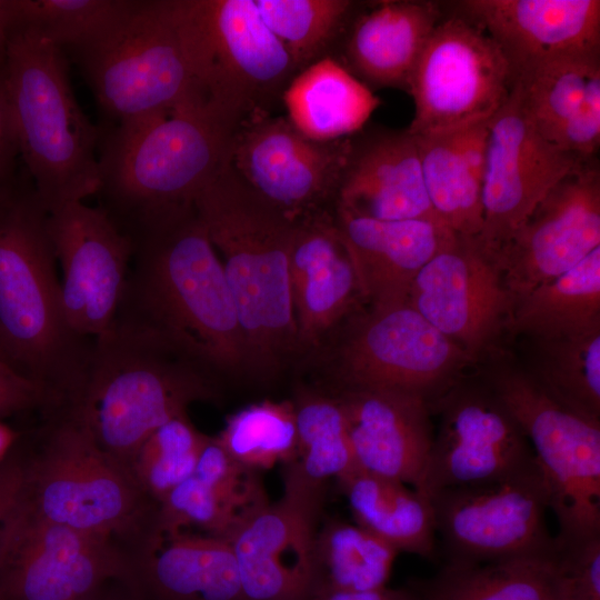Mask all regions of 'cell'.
Returning a JSON list of instances; mask_svg holds the SVG:
<instances>
[{
	"label": "cell",
	"instance_id": "45",
	"mask_svg": "<svg viewBox=\"0 0 600 600\" xmlns=\"http://www.w3.org/2000/svg\"><path fill=\"white\" fill-rule=\"evenodd\" d=\"M18 158H20L18 142L0 81V190L14 181Z\"/></svg>",
	"mask_w": 600,
	"mask_h": 600
},
{
	"label": "cell",
	"instance_id": "29",
	"mask_svg": "<svg viewBox=\"0 0 600 600\" xmlns=\"http://www.w3.org/2000/svg\"><path fill=\"white\" fill-rule=\"evenodd\" d=\"M136 579L140 600H242L231 544L201 533L161 536Z\"/></svg>",
	"mask_w": 600,
	"mask_h": 600
},
{
	"label": "cell",
	"instance_id": "44",
	"mask_svg": "<svg viewBox=\"0 0 600 600\" xmlns=\"http://www.w3.org/2000/svg\"><path fill=\"white\" fill-rule=\"evenodd\" d=\"M31 408L42 410L37 389L12 368L0 363V418Z\"/></svg>",
	"mask_w": 600,
	"mask_h": 600
},
{
	"label": "cell",
	"instance_id": "37",
	"mask_svg": "<svg viewBox=\"0 0 600 600\" xmlns=\"http://www.w3.org/2000/svg\"><path fill=\"white\" fill-rule=\"evenodd\" d=\"M294 404L298 450L291 464L310 482L324 484L359 470L336 396L309 392Z\"/></svg>",
	"mask_w": 600,
	"mask_h": 600
},
{
	"label": "cell",
	"instance_id": "13",
	"mask_svg": "<svg viewBox=\"0 0 600 600\" xmlns=\"http://www.w3.org/2000/svg\"><path fill=\"white\" fill-rule=\"evenodd\" d=\"M336 360L341 390L398 391L431 404L471 357L407 301L371 307L351 327Z\"/></svg>",
	"mask_w": 600,
	"mask_h": 600
},
{
	"label": "cell",
	"instance_id": "42",
	"mask_svg": "<svg viewBox=\"0 0 600 600\" xmlns=\"http://www.w3.org/2000/svg\"><path fill=\"white\" fill-rule=\"evenodd\" d=\"M209 439L188 416L159 427L142 444L131 466L141 488L158 502L176 486L191 477Z\"/></svg>",
	"mask_w": 600,
	"mask_h": 600
},
{
	"label": "cell",
	"instance_id": "7",
	"mask_svg": "<svg viewBox=\"0 0 600 600\" xmlns=\"http://www.w3.org/2000/svg\"><path fill=\"white\" fill-rule=\"evenodd\" d=\"M0 81L20 158L48 212L97 194L101 132L73 94L63 50L10 16Z\"/></svg>",
	"mask_w": 600,
	"mask_h": 600
},
{
	"label": "cell",
	"instance_id": "50",
	"mask_svg": "<svg viewBox=\"0 0 600 600\" xmlns=\"http://www.w3.org/2000/svg\"><path fill=\"white\" fill-rule=\"evenodd\" d=\"M16 434L12 430L0 422V461L14 442Z\"/></svg>",
	"mask_w": 600,
	"mask_h": 600
},
{
	"label": "cell",
	"instance_id": "41",
	"mask_svg": "<svg viewBox=\"0 0 600 600\" xmlns=\"http://www.w3.org/2000/svg\"><path fill=\"white\" fill-rule=\"evenodd\" d=\"M132 0H11L12 20L61 50L76 52L104 36Z\"/></svg>",
	"mask_w": 600,
	"mask_h": 600
},
{
	"label": "cell",
	"instance_id": "21",
	"mask_svg": "<svg viewBox=\"0 0 600 600\" xmlns=\"http://www.w3.org/2000/svg\"><path fill=\"white\" fill-rule=\"evenodd\" d=\"M600 247V170L583 161L494 253L513 299L581 262Z\"/></svg>",
	"mask_w": 600,
	"mask_h": 600
},
{
	"label": "cell",
	"instance_id": "43",
	"mask_svg": "<svg viewBox=\"0 0 600 600\" xmlns=\"http://www.w3.org/2000/svg\"><path fill=\"white\" fill-rule=\"evenodd\" d=\"M559 551L568 578V600H600V538Z\"/></svg>",
	"mask_w": 600,
	"mask_h": 600
},
{
	"label": "cell",
	"instance_id": "12",
	"mask_svg": "<svg viewBox=\"0 0 600 600\" xmlns=\"http://www.w3.org/2000/svg\"><path fill=\"white\" fill-rule=\"evenodd\" d=\"M511 68L478 26L451 13L429 37L409 79L413 136L459 129L491 119L509 98Z\"/></svg>",
	"mask_w": 600,
	"mask_h": 600
},
{
	"label": "cell",
	"instance_id": "5",
	"mask_svg": "<svg viewBox=\"0 0 600 600\" xmlns=\"http://www.w3.org/2000/svg\"><path fill=\"white\" fill-rule=\"evenodd\" d=\"M241 121L196 100L100 136L102 207L120 228L172 209L194 206L229 162Z\"/></svg>",
	"mask_w": 600,
	"mask_h": 600
},
{
	"label": "cell",
	"instance_id": "28",
	"mask_svg": "<svg viewBox=\"0 0 600 600\" xmlns=\"http://www.w3.org/2000/svg\"><path fill=\"white\" fill-rule=\"evenodd\" d=\"M489 120L414 136L424 188L437 218L463 237L482 229V189Z\"/></svg>",
	"mask_w": 600,
	"mask_h": 600
},
{
	"label": "cell",
	"instance_id": "48",
	"mask_svg": "<svg viewBox=\"0 0 600 600\" xmlns=\"http://www.w3.org/2000/svg\"><path fill=\"white\" fill-rule=\"evenodd\" d=\"M79 600H140L129 586L122 582H111L100 590Z\"/></svg>",
	"mask_w": 600,
	"mask_h": 600
},
{
	"label": "cell",
	"instance_id": "52",
	"mask_svg": "<svg viewBox=\"0 0 600 600\" xmlns=\"http://www.w3.org/2000/svg\"><path fill=\"white\" fill-rule=\"evenodd\" d=\"M398 600H412V599H410L408 596H406V594H403V593L401 592Z\"/></svg>",
	"mask_w": 600,
	"mask_h": 600
},
{
	"label": "cell",
	"instance_id": "38",
	"mask_svg": "<svg viewBox=\"0 0 600 600\" xmlns=\"http://www.w3.org/2000/svg\"><path fill=\"white\" fill-rule=\"evenodd\" d=\"M270 31L288 50L298 72L319 59L352 21L349 0H254Z\"/></svg>",
	"mask_w": 600,
	"mask_h": 600
},
{
	"label": "cell",
	"instance_id": "51",
	"mask_svg": "<svg viewBox=\"0 0 600 600\" xmlns=\"http://www.w3.org/2000/svg\"><path fill=\"white\" fill-rule=\"evenodd\" d=\"M0 363L7 364V366H9L11 368V366L9 364V362H8V360H7L6 356H4V352L2 350L1 344H0Z\"/></svg>",
	"mask_w": 600,
	"mask_h": 600
},
{
	"label": "cell",
	"instance_id": "46",
	"mask_svg": "<svg viewBox=\"0 0 600 600\" xmlns=\"http://www.w3.org/2000/svg\"><path fill=\"white\" fill-rule=\"evenodd\" d=\"M22 483L21 459L13 458L0 466V522L14 504Z\"/></svg>",
	"mask_w": 600,
	"mask_h": 600
},
{
	"label": "cell",
	"instance_id": "1",
	"mask_svg": "<svg viewBox=\"0 0 600 600\" xmlns=\"http://www.w3.org/2000/svg\"><path fill=\"white\" fill-rule=\"evenodd\" d=\"M121 230L131 240L132 254L120 307L160 329L217 374L248 372L236 304L196 207L150 216Z\"/></svg>",
	"mask_w": 600,
	"mask_h": 600
},
{
	"label": "cell",
	"instance_id": "4",
	"mask_svg": "<svg viewBox=\"0 0 600 600\" xmlns=\"http://www.w3.org/2000/svg\"><path fill=\"white\" fill-rule=\"evenodd\" d=\"M194 207L221 257L248 372L270 376L299 347L289 273L296 222L248 187L229 162Z\"/></svg>",
	"mask_w": 600,
	"mask_h": 600
},
{
	"label": "cell",
	"instance_id": "11",
	"mask_svg": "<svg viewBox=\"0 0 600 600\" xmlns=\"http://www.w3.org/2000/svg\"><path fill=\"white\" fill-rule=\"evenodd\" d=\"M111 582L138 594L133 560L111 542L17 502L0 522V600H79Z\"/></svg>",
	"mask_w": 600,
	"mask_h": 600
},
{
	"label": "cell",
	"instance_id": "18",
	"mask_svg": "<svg viewBox=\"0 0 600 600\" xmlns=\"http://www.w3.org/2000/svg\"><path fill=\"white\" fill-rule=\"evenodd\" d=\"M586 160L538 133L513 83L488 124L479 242L496 253L548 193Z\"/></svg>",
	"mask_w": 600,
	"mask_h": 600
},
{
	"label": "cell",
	"instance_id": "24",
	"mask_svg": "<svg viewBox=\"0 0 600 600\" xmlns=\"http://www.w3.org/2000/svg\"><path fill=\"white\" fill-rule=\"evenodd\" d=\"M334 208L376 220L441 222L424 188L416 137L407 129L351 136Z\"/></svg>",
	"mask_w": 600,
	"mask_h": 600
},
{
	"label": "cell",
	"instance_id": "31",
	"mask_svg": "<svg viewBox=\"0 0 600 600\" xmlns=\"http://www.w3.org/2000/svg\"><path fill=\"white\" fill-rule=\"evenodd\" d=\"M422 590L424 600H568V578L557 547L499 561L448 562Z\"/></svg>",
	"mask_w": 600,
	"mask_h": 600
},
{
	"label": "cell",
	"instance_id": "2",
	"mask_svg": "<svg viewBox=\"0 0 600 600\" xmlns=\"http://www.w3.org/2000/svg\"><path fill=\"white\" fill-rule=\"evenodd\" d=\"M48 216L31 181L0 190V344L42 412L73 406L92 344L64 318Z\"/></svg>",
	"mask_w": 600,
	"mask_h": 600
},
{
	"label": "cell",
	"instance_id": "9",
	"mask_svg": "<svg viewBox=\"0 0 600 600\" xmlns=\"http://www.w3.org/2000/svg\"><path fill=\"white\" fill-rule=\"evenodd\" d=\"M202 97L243 120L269 112L298 70L254 0H172Z\"/></svg>",
	"mask_w": 600,
	"mask_h": 600
},
{
	"label": "cell",
	"instance_id": "34",
	"mask_svg": "<svg viewBox=\"0 0 600 600\" xmlns=\"http://www.w3.org/2000/svg\"><path fill=\"white\" fill-rule=\"evenodd\" d=\"M599 76L600 52L574 53L534 64L518 76L514 84L529 121L557 147L580 113L591 81Z\"/></svg>",
	"mask_w": 600,
	"mask_h": 600
},
{
	"label": "cell",
	"instance_id": "26",
	"mask_svg": "<svg viewBox=\"0 0 600 600\" xmlns=\"http://www.w3.org/2000/svg\"><path fill=\"white\" fill-rule=\"evenodd\" d=\"M289 273L298 344L317 346L361 297L333 212L296 222Z\"/></svg>",
	"mask_w": 600,
	"mask_h": 600
},
{
	"label": "cell",
	"instance_id": "35",
	"mask_svg": "<svg viewBox=\"0 0 600 600\" xmlns=\"http://www.w3.org/2000/svg\"><path fill=\"white\" fill-rule=\"evenodd\" d=\"M526 372L556 401L600 421V328L550 338H530Z\"/></svg>",
	"mask_w": 600,
	"mask_h": 600
},
{
	"label": "cell",
	"instance_id": "33",
	"mask_svg": "<svg viewBox=\"0 0 600 600\" xmlns=\"http://www.w3.org/2000/svg\"><path fill=\"white\" fill-rule=\"evenodd\" d=\"M510 323L530 338L600 328V247L567 272L516 297Z\"/></svg>",
	"mask_w": 600,
	"mask_h": 600
},
{
	"label": "cell",
	"instance_id": "32",
	"mask_svg": "<svg viewBox=\"0 0 600 600\" xmlns=\"http://www.w3.org/2000/svg\"><path fill=\"white\" fill-rule=\"evenodd\" d=\"M357 524L398 552L430 559L436 550L431 500L408 484L361 470L338 480Z\"/></svg>",
	"mask_w": 600,
	"mask_h": 600
},
{
	"label": "cell",
	"instance_id": "22",
	"mask_svg": "<svg viewBox=\"0 0 600 600\" xmlns=\"http://www.w3.org/2000/svg\"><path fill=\"white\" fill-rule=\"evenodd\" d=\"M454 12L501 49L513 76L547 59L600 52L599 0H463Z\"/></svg>",
	"mask_w": 600,
	"mask_h": 600
},
{
	"label": "cell",
	"instance_id": "25",
	"mask_svg": "<svg viewBox=\"0 0 600 600\" xmlns=\"http://www.w3.org/2000/svg\"><path fill=\"white\" fill-rule=\"evenodd\" d=\"M361 297L371 307L407 302L421 269L457 236L430 219L376 220L333 208Z\"/></svg>",
	"mask_w": 600,
	"mask_h": 600
},
{
	"label": "cell",
	"instance_id": "40",
	"mask_svg": "<svg viewBox=\"0 0 600 600\" xmlns=\"http://www.w3.org/2000/svg\"><path fill=\"white\" fill-rule=\"evenodd\" d=\"M268 502L229 492L192 474L159 501L160 536L198 529L202 534L228 540L248 517Z\"/></svg>",
	"mask_w": 600,
	"mask_h": 600
},
{
	"label": "cell",
	"instance_id": "10",
	"mask_svg": "<svg viewBox=\"0 0 600 600\" xmlns=\"http://www.w3.org/2000/svg\"><path fill=\"white\" fill-rule=\"evenodd\" d=\"M487 383L521 428L544 476L558 549L600 538V421L556 401L526 370L499 368Z\"/></svg>",
	"mask_w": 600,
	"mask_h": 600
},
{
	"label": "cell",
	"instance_id": "6",
	"mask_svg": "<svg viewBox=\"0 0 600 600\" xmlns=\"http://www.w3.org/2000/svg\"><path fill=\"white\" fill-rule=\"evenodd\" d=\"M21 462L16 502L33 514L111 542L136 568L159 542V502L69 410L43 414L37 446Z\"/></svg>",
	"mask_w": 600,
	"mask_h": 600
},
{
	"label": "cell",
	"instance_id": "14",
	"mask_svg": "<svg viewBox=\"0 0 600 600\" xmlns=\"http://www.w3.org/2000/svg\"><path fill=\"white\" fill-rule=\"evenodd\" d=\"M448 562L479 563L557 550L548 530L547 481L539 466L498 481L430 497Z\"/></svg>",
	"mask_w": 600,
	"mask_h": 600
},
{
	"label": "cell",
	"instance_id": "47",
	"mask_svg": "<svg viewBox=\"0 0 600 600\" xmlns=\"http://www.w3.org/2000/svg\"><path fill=\"white\" fill-rule=\"evenodd\" d=\"M400 593L387 587L368 591L334 590L317 593L310 600H398Z\"/></svg>",
	"mask_w": 600,
	"mask_h": 600
},
{
	"label": "cell",
	"instance_id": "3",
	"mask_svg": "<svg viewBox=\"0 0 600 600\" xmlns=\"http://www.w3.org/2000/svg\"><path fill=\"white\" fill-rule=\"evenodd\" d=\"M217 373L157 327L119 308L92 339L84 381L68 409L97 446L131 472L146 440L187 414L196 401L216 398Z\"/></svg>",
	"mask_w": 600,
	"mask_h": 600
},
{
	"label": "cell",
	"instance_id": "17",
	"mask_svg": "<svg viewBox=\"0 0 600 600\" xmlns=\"http://www.w3.org/2000/svg\"><path fill=\"white\" fill-rule=\"evenodd\" d=\"M323 488L286 464L281 498L256 510L227 540L242 600H310Z\"/></svg>",
	"mask_w": 600,
	"mask_h": 600
},
{
	"label": "cell",
	"instance_id": "19",
	"mask_svg": "<svg viewBox=\"0 0 600 600\" xmlns=\"http://www.w3.org/2000/svg\"><path fill=\"white\" fill-rule=\"evenodd\" d=\"M69 327L93 339L114 320L129 276L132 243L100 206L66 203L48 216Z\"/></svg>",
	"mask_w": 600,
	"mask_h": 600
},
{
	"label": "cell",
	"instance_id": "23",
	"mask_svg": "<svg viewBox=\"0 0 600 600\" xmlns=\"http://www.w3.org/2000/svg\"><path fill=\"white\" fill-rule=\"evenodd\" d=\"M336 398L358 469L417 489L434 437L429 402L369 389L340 390Z\"/></svg>",
	"mask_w": 600,
	"mask_h": 600
},
{
	"label": "cell",
	"instance_id": "30",
	"mask_svg": "<svg viewBox=\"0 0 600 600\" xmlns=\"http://www.w3.org/2000/svg\"><path fill=\"white\" fill-rule=\"evenodd\" d=\"M281 100L291 124L320 142L356 134L380 104L370 88L327 56L299 71Z\"/></svg>",
	"mask_w": 600,
	"mask_h": 600
},
{
	"label": "cell",
	"instance_id": "27",
	"mask_svg": "<svg viewBox=\"0 0 600 600\" xmlns=\"http://www.w3.org/2000/svg\"><path fill=\"white\" fill-rule=\"evenodd\" d=\"M444 17L436 1H381L349 24V71L368 88L408 90L412 70Z\"/></svg>",
	"mask_w": 600,
	"mask_h": 600
},
{
	"label": "cell",
	"instance_id": "16",
	"mask_svg": "<svg viewBox=\"0 0 600 600\" xmlns=\"http://www.w3.org/2000/svg\"><path fill=\"white\" fill-rule=\"evenodd\" d=\"M431 404L439 408L440 424L416 489L429 499L442 489L498 481L539 466L487 382L454 383Z\"/></svg>",
	"mask_w": 600,
	"mask_h": 600
},
{
	"label": "cell",
	"instance_id": "49",
	"mask_svg": "<svg viewBox=\"0 0 600 600\" xmlns=\"http://www.w3.org/2000/svg\"><path fill=\"white\" fill-rule=\"evenodd\" d=\"M11 16V0H0V67L3 62Z\"/></svg>",
	"mask_w": 600,
	"mask_h": 600
},
{
	"label": "cell",
	"instance_id": "8",
	"mask_svg": "<svg viewBox=\"0 0 600 600\" xmlns=\"http://www.w3.org/2000/svg\"><path fill=\"white\" fill-rule=\"evenodd\" d=\"M74 54L98 103L114 124L206 101L172 0H132L104 36Z\"/></svg>",
	"mask_w": 600,
	"mask_h": 600
},
{
	"label": "cell",
	"instance_id": "20",
	"mask_svg": "<svg viewBox=\"0 0 600 600\" xmlns=\"http://www.w3.org/2000/svg\"><path fill=\"white\" fill-rule=\"evenodd\" d=\"M408 301L471 358L510 322L513 307L494 253L460 234L421 269Z\"/></svg>",
	"mask_w": 600,
	"mask_h": 600
},
{
	"label": "cell",
	"instance_id": "36",
	"mask_svg": "<svg viewBox=\"0 0 600 600\" xmlns=\"http://www.w3.org/2000/svg\"><path fill=\"white\" fill-rule=\"evenodd\" d=\"M398 553L358 524L326 522L316 538L311 597L334 590L386 588Z\"/></svg>",
	"mask_w": 600,
	"mask_h": 600
},
{
	"label": "cell",
	"instance_id": "15",
	"mask_svg": "<svg viewBox=\"0 0 600 600\" xmlns=\"http://www.w3.org/2000/svg\"><path fill=\"white\" fill-rule=\"evenodd\" d=\"M350 137L320 142L288 118L259 111L237 127L229 164L264 201L292 221L329 211L336 203Z\"/></svg>",
	"mask_w": 600,
	"mask_h": 600
},
{
	"label": "cell",
	"instance_id": "39",
	"mask_svg": "<svg viewBox=\"0 0 600 600\" xmlns=\"http://www.w3.org/2000/svg\"><path fill=\"white\" fill-rule=\"evenodd\" d=\"M222 448L247 468L260 471L297 458L296 410L290 401H261L231 414L216 437Z\"/></svg>",
	"mask_w": 600,
	"mask_h": 600
}]
</instances>
